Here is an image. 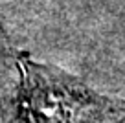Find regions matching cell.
I'll use <instances>...</instances> for the list:
<instances>
[{"instance_id":"6da1fadb","label":"cell","mask_w":125,"mask_h":123,"mask_svg":"<svg viewBox=\"0 0 125 123\" xmlns=\"http://www.w3.org/2000/svg\"><path fill=\"white\" fill-rule=\"evenodd\" d=\"M17 123H123L125 101L55 66L24 59Z\"/></svg>"},{"instance_id":"7a4b0ae2","label":"cell","mask_w":125,"mask_h":123,"mask_svg":"<svg viewBox=\"0 0 125 123\" xmlns=\"http://www.w3.org/2000/svg\"><path fill=\"white\" fill-rule=\"evenodd\" d=\"M4 44H6V35L2 31V28H0V46H4Z\"/></svg>"}]
</instances>
